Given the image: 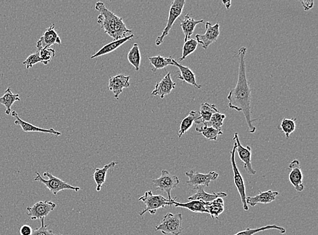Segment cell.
<instances>
[{
  "instance_id": "14",
  "label": "cell",
  "mask_w": 318,
  "mask_h": 235,
  "mask_svg": "<svg viewBox=\"0 0 318 235\" xmlns=\"http://www.w3.org/2000/svg\"><path fill=\"white\" fill-rule=\"evenodd\" d=\"M130 76L119 74L110 78L108 89L113 93L114 97L117 100L119 99V95L122 94L123 89L130 86Z\"/></svg>"
},
{
  "instance_id": "18",
  "label": "cell",
  "mask_w": 318,
  "mask_h": 235,
  "mask_svg": "<svg viewBox=\"0 0 318 235\" xmlns=\"http://www.w3.org/2000/svg\"><path fill=\"white\" fill-rule=\"evenodd\" d=\"M277 195H279L278 192L272 191L271 190L266 192H260V193L255 196H246V203L252 207L256 206L259 203L268 204L275 201Z\"/></svg>"
},
{
  "instance_id": "22",
  "label": "cell",
  "mask_w": 318,
  "mask_h": 235,
  "mask_svg": "<svg viewBox=\"0 0 318 235\" xmlns=\"http://www.w3.org/2000/svg\"><path fill=\"white\" fill-rule=\"evenodd\" d=\"M205 21L203 20L200 21H196L194 18L189 16V14H186L183 19L181 20V27L184 35H185V38L184 41L187 42L189 38H191L192 34H194L195 29H196V25H199L200 23H204Z\"/></svg>"
},
{
  "instance_id": "1",
  "label": "cell",
  "mask_w": 318,
  "mask_h": 235,
  "mask_svg": "<svg viewBox=\"0 0 318 235\" xmlns=\"http://www.w3.org/2000/svg\"><path fill=\"white\" fill-rule=\"evenodd\" d=\"M247 48L240 47L238 52L239 61L238 79L235 88L229 92L227 96L228 106L238 112H242L248 126V132L254 134L256 127L254 126L252 119V88L246 76V55Z\"/></svg>"
},
{
  "instance_id": "35",
  "label": "cell",
  "mask_w": 318,
  "mask_h": 235,
  "mask_svg": "<svg viewBox=\"0 0 318 235\" xmlns=\"http://www.w3.org/2000/svg\"><path fill=\"white\" fill-rule=\"evenodd\" d=\"M198 43L196 40L190 39L185 42L183 47L182 56L179 58L180 61L185 60L189 55L194 52L198 47Z\"/></svg>"
},
{
  "instance_id": "27",
  "label": "cell",
  "mask_w": 318,
  "mask_h": 235,
  "mask_svg": "<svg viewBox=\"0 0 318 235\" xmlns=\"http://www.w3.org/2000/svg\"><path fill=\"white\" fill-rule=\"evenodd\" d=\"M173 59L174 58H172V57L166 58V57L161 56L160 55L149 58L150 63L154 67V70H153L154 72H156L157 70L164 69L168 65L174 66Z\"/></svg>"
},
{
  "instance_id": "8",
  "label": "cell",
  "mask_w": 318,
  "mask_h": 235,
  "mask_svg": "<svg viewBox=\"0 0 318 235\" xmlns=\"http://www.w3.org/2000/svg\"><path fill=\"white\" fill-rule=\"evenodd\" d=\"M153 184L156 187V190H160L166 192L168 199L171 200V191L175 188L180 183L177 176L172 175L168 171H161L160 177L157 179H153Z\"/></svg>"
},
{
  "instance_id": "10",
  "label": "cell",
  "mask_w": 318,
  "mask_h": 235,
  "mask_svg": "<svg viewBox=\"0 0 318 235\" xmlns=\"http://www.w3.org/2000/svg\"><path fill=\"white\" fill-rule=\"evenodd\" d=\"M219 24L212 25L210 22L206 23V32L205 34H197L196 41L202 45L204 49H207L211 44L217 41L220 36Z\"/></svg>"
},
{
  "instance_id": "41",
  "label": "cell",
  "mask_w": 318,
  "mask_h": 235,
  "mask_svg": "<svg viewBox=\"0 0 318 235\" xmlns=\"http://www.w3.org/2000/svg\"><path fill=\"white\" fill-rule=\"evenodd\" d=\"M222 3H223L224 5H225L226 8L229 9V8H230L231 4V1H222Z\"/></svg>"
},
{
  "instance_id": "15",
  "label": "cell",
  "mask_w": 318,
  "mask_h": 235,
  "mask_svg": "<svg viewBox=\"0 0 318 235\" xmlns=\"http://www.w3.org/2000/svg\"><path fill=\"white\" fill-rule=\"evenodd\" d=\"M11 115L15 118L14 124H15L16 126H21L23 132H42V133L50 134V135H54L55 137H60V136L62 135L61 132L56 131V130L53 129V128H51V129H44V128L35 126L34 125L22 120V119L18 117V113H16L15 111L11 112Z\"/></svg>"
},
{
  "instance_id": "30",
  "label": "cell",
  "mask_w": 318,
  "mask_h": 235,
  "mask_svg": "<svg viewBox=\"0 0 318 235\" xmlns=\"http://www.w3.org/2000/svg\"><path fill=\"white\" fill-rule=\"evenodd\" d=\"M271 229H275V230L278 231L280 234H284L286 232V230L284 228L273 225H266L265 226V227L257 228V229H250V228H248L246 230L240 231V232L233 235H254L257 234V233L262 232V231L271 230Z\"/></svg>"
},
{
  "instance_id": "40",
  "label": "cell",
  "mask_w": 318,
  "mask_h": 235,
  "mask_svg": "<svg viewBox=\"0 0 318 235\" xmlns=\"http://www.w3.org/2000/svg\"><path fill=\"white\" fill-rule=\"evenodd\" d=\"M301 3L305 11L310 10L314 7V1H301Z\"/></svg>"
},
{
  "instance_id": "6",
  "label": "cell",
  "mask_w": 318,
  "mask_h": 235,
  "mask_svg": "<svg viewBox=\"0 0 318 235\" xmlns=\"http://www.w3.org/2000/svg\"><path fill=\"white\" fill-rule=\"evenodd\" d=\"M185 3H186L185 0H174L171 3L166 27L163 29L161 36H158L156 40V45L157 47H159L163 43V40L170 33V29L173 26L174 22L181 16L182 12H183Z\"/></svg>"
},
{
  "instance_id": "31",
  "label": "cell",
  "mask_w": 318,
  "mask_h": 235,
  "mask_svg": "<svg viewBox=\"0 0 318 235\" xmlns=\"http://www.w3.org/2000/svg\"><path fill=\"white\" fill-rule=\"evenodd\" d=\"M127 57H128V60L130 63L135 68L136 71H139L141 56L139 45L137 44H134L133 47L130 49Z\"/></svg>"
},
{
  "instance_id": "11",
  "label": "cell",
  "mask_w": 318,
  "mask_h": 235,
  "mask_svg": "<svg viewBox=\"0 0 318 235\" xmlns=\"http://www.w3.org/2000/svg\"><path fill=\"white\" fill-rule=\"evenodd\" d=\"M56 205L52 201H39L32 206L27 207V214L32 220H41L56 208Z\"/></svg>"
},
{
  "instance_id": "4",
  "label": "cell",
  "mask_w": 318,
  "mask_h": 235,
  "mask_svg": "<svg viewBox=\"0 0 318 235\" xmlns=\"http://www.w3.org/2000/svg\"><path fill=\"white\" fill-rule=\"evenodd\" d=\"M156 231H161L163 235H179L183 231V216L181 213L173 214L168 213L162 221L155 227Z\"/></svg>"
},
{
  "instance_id": "32",
  "label": "cell",
  "mask_w": 318,
  "mask_h": 235,
  "mask_svg": "<svg viewBox=\"0 0 318 235\" xmlns=\"http://www.w3.org/2000/svg\"><path fill=\"white\" fill-rule=\"evenodd\" d=\"M196 130L197 132L202 133V135L209 141H216L218 136L222 135L223 134L221 130L220 131V130L214 129L212 127L206 126L197 127Z\"/></svg>"
},
{
  "instance_id": "34",
  "label": "cell",
  "mask_w": 318,
  "mask_h": 235,
  "mask_svg": "<svg viewBox=\"0 0 318 235\" xmlns=\"http://www.w3.org/2000/svg\"><path fill=\"white\" fill-rule=\"evenodd\" d=\"M225 115L218 113H214L211 117V120L209 122H206L203 124L204 126L208 127H212L214 129L217 130H221V127L223 124L224 119H225Z\"/></svg>"
},
{
  "instance_id": "37",
  "label": "cell",
  "mask_w": 318,
  "mask_h": 235,
  "mask_svg": "<svg viewBox=\"0 0 318 235\" xmlns=\"http://www.w3.org/2000/svg\"><path fill=\"white\" fill-rule=\"evenodd\" d=\"M41 58H40L39 52H36L34 54H31L27 57V59L23 62L24 65H25L27 69H30L33 66L36 65L37 63L41 62Z\"/></svg>"
},
{
  "instance_id": "23",
  "label": "cell",
  "mask_w": 318,
  "mask_h": 235,
  "mask_svg": "<svg viewBox=\"0 0 318 235\" xmlns=\"http://www.w3.org/2000/svg\"><path fill=\"white\" fill-rule=\"evenodd\" d=\"M117 164V162L113 161V162L106 165L103 168L95 169L93 177L95 183L97 184V191H100L103 185L106 183V174L109 172L110 170L115 168Z\"/></svg>"
},
{
  "instance_id": "16",
  "label": "cell",
  "mask_w": 318,
  "mask_h": 235,
  "mask_svg": "<svg viewBox=\"0 0 318 235\" xmlns=\"http://www.w3.org/2000/svg\"><path fill=\"white\" fill-rule=\"evenodd\" d=\"M289 168L290 173L289 174V181L292 186L295 187V190L298 192H302L304 190V185H303V175L302 170L298 160L292 161L290 163Z\"/></svg>"
},
{
  "instance_id": "19",
  "label": "cell",
  "mask_w": 318,
  "mask_h": 235,
  "mask_svg": "<svg viewBox=\"0 0 318 235\" xmlns=\"http://www.w3.org/2000/svg\"><path fill=\"white\" fill-rule=\"evenodd\" d=\"M195 189L196 190V192L188 197L189 201H199L203 202V203H211L218 198L227 196V194L223 192H216V193L213 192L212 194L207 193L204 190L203 187H198Z\"/></svg>"
},
{
  "instance_id": "26",
  "label": "cell",
  "mask_w": 318,
  "mask_h": 235,
  "mask_svg": "<svg viewBox=\"0 0 318 235\" xmlns=\"http://www.w3.org/2000/svg\"><path fill=\"white\" fill-rule=\"evenodd\" d=\"M206 209L207 214L211 215V217L218 218V216L224 212V201L222 198H218L211 203H206Z\"/></svg>"
},
{
  "instance_id": "17",
  "label": "cell",
  "mask_w": 318,
  "mask_h": 235,
  "mask_svg": "<svg viewBox=\"0 0 318 235\" xmlns=\"http://www.w3.org/2000/svg\"><path fill=\"white\" fill-rule=\"evenodd\" d=\"M176 83L171 78V73H167L160 81L156 84L155 89L152 91V96H159L161 99L164 98L166 95L170 94L172 90L176 87Z\"/></svg>"
},
{
  "instance_id": "24",
  "label": "cell",
  "mask_w": 318,
  "mask_h": 235,
  "mask_svg": "<svg viewBox=\"0 0 318 235\" xmlns=\"http://www.w3.org/2000/svg\"><path fill=\"white\" fill-rule=\"evenodd\" d=\"M134 38V35L131 34L130 36H127L126 38H123V39L115 40V41L111 42V43L106 44L104 47H101L100 49L96 53V54H93L91 56L92 59L94 58H97V57L104 56V55L109 54L115 51V49L118 48L119 47H120L121 46H122L123 44L126 43V42L129 41V40H132Z\"/></svg>"
},
{
  "instance_id": "2",
  "label": "cell",
  "mask_w": 318,
  "mask_h": 235,
  "mask_svg": "<svg viewBox=\"0 0 318 235\" xmlns=\"http://www.w3.org/2000/svg\"><path fill=\"white\" fill-rule=\"evenodd\" d=\"M95 9L100 12L97 17L99 25L106 34L113 38V41L123 39L132 34V31L127 28L122 18L106 8L104 3L99 1L95 5Z\"/></svg>"
},
{
  "instance_id": "20",
  "label": "cell",
  "mask_w": 318,
  "mask_h": 235,
  "mask_svg": "<svg viewBox=\"0 0 318 235\" xmlns=\"http://www.w3.org/2000/svg\"><path fill=\"white\" fill-rule=\"evenodd\" d=\"M173 64L174 66H176V67L179 68L180 74L179 76H178V78H179V80L190 84V85L198 88V89H200V88H202V86L198 85V84H197L196 75H195L190 68L181 65V64L176 62L174 59H173Z\"/></svg>"
},
{
  "instance_id": "29",
  "label": "cell",
  "mask_w": 318,
  "mask_h": 235,
  "mask_svg": "<svg viewBox=\"0 0 318 235\" xmlns=\"http://www.w3.org/2000/svg\"><path fill=\"white\" fill-rule=\"evenodd\" d=\"M197 116H198V112L191 111L189 115L183 119L181 123V126H180L179 133H178L179 139L192 128L195 120L198 118Z\"/></svg>"
},
{
  "instance_id": "39",
  "label": "cell",
  "mask_w": 318,
  "mask_h": 235,
  "mask_svg": "<svg viewBox=\"0 0 318 235\" xmlns=\"http://www.w3.org/2000/svg\"><path fill=\"white\" fill-rule=\"evenodd\" d=\"M32 233V228L29 225H25L22 226L21 229H20V235H31Z\"/></svg>"
},
{
  "instance_id": "12",
  "label": "cell",
  "mask_w": 318,
  "mask_h": 235,
  "mask_svg": "<svg viewBox=\"0 0 318 235\" xmlns=\"http://www.w3.org/2000/svg\"><path fill=\"white\" fill-rule=\"evenodd\" d=\"M233 140L236 143V151L238 152L240 160L244 163V170H246L248 174H251V175H255L257 172L256 170H254L253 166H252V149L251 146H247L246 147H244L242 146L240 140H239L238 132H235Z\"/></svg>"
},
{
  "instance_id": "7",
  "label": "cell",
  "mask_w": 318,
  "mask_h": 235,
  "mask_svg": "<svg viewBox=\"0 0 318 235\" xmlns=\"http://www.w3.org/2000/svg\"><path fill=\"white\" fill-rule=\"evenodd\" d=\"M236 143L235 142L230 152L231 166H232L233 172V181H234L235 186L236 187L239 194H240L244 210L245 212H248L249 210V208L247 203H246V196H246V194L245 184H244L243 178L241 175L236 163H235V152H236Z\"/></svg>"
},
{
  "instance_id": "28",
  "label": "cell",
  "mask_w": 318,
  "mask_h": 235,
  "mask_svg": "<svg viewBox=\"0 0 318 235\" xmlns=\"http://www.w3.org/2000/svg\"><path fill=\"white\" fill-rule=\"evenodd\" d=\"M173 205L176 207H183L192 211L193 212L197 213H207L206 209V203L199 201H190L188 203H181L174 201Z\"/></svg>"
},
{
  "instance_id": "25",
  "label": "cell",
  "mask_w": 318,
  "mask_h": 235,
  "mask_svg": "<svg viewBox=\"0 0 318 235\" xmlns=\"http://www.w3.org/2000/svg\"><path fill=\"white\" fill-rule=\"evenodd\" d=\"M16 101H21L19 98V94H14L12 93V90L10 87L7 88L6 91H5L3 96L0 97V104H3L5 107V113L7 115H10L11 108L13 105Z\"/></svg>"
},
{
  "instance_id": "13",
  "label": "cell",
  "mask_w": 318,
  "mask_h": 235,
  "mask_svg": "<svg viewBox=\"0 0 318 235\" xmlns=\"http://www.w3.org/2000/svg\"><path fill=\"white\" fill-rule=\"evenodd\" d=\"M54 24H53L45 31L43 36L37 42V51H39L42 48H45V47H47V48L51 47V46L54 45V44L61 45V40L57 34L56 31L54 30Z\"/></svg>"
},
{
  "instance_id": "9",
  "label": "cell",
  "mask_w": 318,
  "mask_h": 235,
  "mask_svg": "<svg viewBox=\"0 0 318 235\" xmlns=\"http://www.w3.org/2000/svg\"><path fill=\"white\" fill-rule=\"evenodd\" d=\"M185 176L189 178L187 184L195 188L198 187H209L210 183L215 181L218 177V174L215 172H211L208 174H201L195 170H191L185 172Z\"/></svg>"
},
{
  "instance_id": "5",
  "label": "cell",
  "mask_w": 318,
  "mask_h": 235,
  "mask_svg": "<svg viewBox=\"0 0 318 235\" xmlns=\"http://www.w3.org/2000/svg\"><path fill=\"white\" fill-rule=\"evenodd\" d=\"M36 174L37 176L35 178L34 181L44 184L54 195H57V194L61 191V190H72L75 192H78L80 190V187L71 186L69 184L62 181L61 179L55 177L50 172H46L44 173V176L49 178V180L44 179L40 176L39 172H36Z\"/></svg>"
},
{
  "instance_id": "36",
  "label": "cell",
  "mask_w": 318,
  "mask_h": 235,
  "mask_svg": "<svg viewBox=\"0 0 318 235\" xmlns=\"http://www.w3.org/2000/svg\"><path fill=\"white\" fill-rule=\"evenodd\" d=\"M37 52H39L40 57L42 60L41 63L45 65H48L55 56V50L51 47H48V48L45 47V48H42Z\"/></svg>"
},
{
  "instance_id": "3",
  "label": "cell",
  "mask_w": 318,
  "mask_h": 235,
  "mask_svg": "<svg viewBox=\"0 0 318 235\" xmlns=\"http://www.w3.org/2000/svg\"><path fill=\"white\" fill-rule=\"evenodd\" d=\"M176 199V197H174L173 199L169 200L161 194L154 195L151 190L146 191L144 195L141 196L139 199V201L143 202L145 205V209L140 213L139 215L143 216L147 212H150L152 215L156 214L158 209L173 205Z\"/></svg>"
},
{
  "instance_id": "38",
  "label": "cell",
  "mask_w": 318,
  "mask_h": 235,
  "mask_svg": "<svg viewBox=\"0 0 318 235\" xmlns=\"http://www.w3.org/2000/svg\"><path fill=\"white\" fill-rule=\"evenodd\" d=\"M40 220H41V227L36 229V230H33L32 235H62L61 234H56L53 231L49 230L48 229L49 226L45 225V224H44V218H42Z\"/></svg>"
},
{
  "instance_id": "33",
  "label": "cell",
  "mask_w": 318,
  "mask_h": 235,
  "mask_svg": "<svg viewBox=\"0 0 318 235\" xmlns=\"http://www.w3.org/2000/svg\"><path fill=\"white\" fill-rule=\"evenodd\" d=\"M296 120H297V119L295 118H284L282 119V122H281L280 129L284 132L287 139H289L290 135L295 131Z\"/></svg>"
},
{
  "instance_id": "21",
  "label": "cell",
  "mask_w": 318,
  "mask_h": 235,
  "mask_svg": "<svg viewBox=\"0 0 318 235\" xmlns=\"http://www.w3.org/2000/svg\"><path fill=\"white\" fill-rule=\"evenodd\" d=\"M218 112L219 111L216 109L215 104H211L208 102L202 103L199 111L200 116L195 120L194 123L196 124H203L209 122L212 115Z\"/></svg>"
}]
</instances>
